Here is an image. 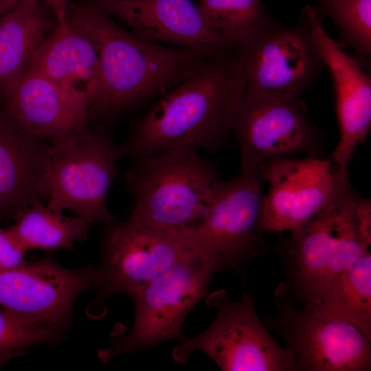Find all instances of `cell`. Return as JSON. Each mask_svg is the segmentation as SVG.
Instances as JSON below:
<instances>
[{"instance_id":"1","label":"cell","mask_w":371,"mask_h":371,"mask_svg":"<svg viewBox=\"0 0 371 371\" xmlns=\"http://www.w3.org/2000/svg\"><path fill=\"white\" fill-rule=\"evenodd\" d=\"M245 91L234 47L216 52L136 121L120 145L123 156L133 159L181 148L220 150Z\"/></svg>"},{"instance_id":"2","label":"cell","mask_w":371,"mask_h":371,"mask_svg":"<svg viewBox=\"0 0 371 371\" xmlns=\"http://www.w3.org/2000/svg\"><path fill=\"white\" fill-rule=\"evenodd\" d=\"M66 16L95 47L100 87L91 109L101 115L120 113L177 85L217 52L144 40L93 2L69 3Z\"/></svg>"},{"instance_id":"3","label":"cell","mask_w":371,"mask_h":371,"mask_svg":"<svg viewBox=\"0 0 371 371\" xmlns=\"http://www.w3.org/2000/svg\"><path fill=\"white\" fill-rule=\"evenodd\" d=\"M133 160L124 175L133 199L129 218L158 228L179 230L195 223L220 179L216 166L193 149Z\"/></svg>"},{"instance_id":"4","label":"cell","mask_w":371,"mask_h":371,"mask_svg":"<svg viewBox=\"0 0 371 371\" xmlns=\"http://www.w3.org/2000/svg\"><path fill=\"white\" fill-rule=\"evenodd\" d=\"M205 300L215 317L199 335L179 341L171 351L174 362L186 365L200 351L223 371H298L293 352L269 333L256 313L254 297L245 290L238 301L223 289Z\"/></svg>"},{"instance_id":"5","label":"cell","mask_w":371,"mask_h":371,"mask_svg":"<svg viewBox=\"0 0 371 371\" xmlns=\"http://www.w3.org/2000/svg\"><path fill=\"white\" fill-rule=\"evenodd\" d=\"M264 184L259 170L240 169L234 177L219 179L200 218L188 225L216 271L244 274L268 251L262 227Z\"/></svg>"},{"instance_id":"6","label":"cell","mask_w":371,"mask_h":371,"mask_svg":"<svg viewBox=\"0 0 371 371\" xmlns=\"http://www.w3.org/2000/svg\"><path fill=\"white\" fill-rule=\"evenodd\" d=\"M216 272L208 258L193 252L145 284L131 297L135 308L131 330L117 335L99 356L107 362L117 356L181 340L184 322L194 306L209 293Z\"/></svg>"},{"instance_id":"7","label":"cell","mask_w":371,"mask_h":371,"mask_svg":"<svg viewBox=\"0 0 371 371\" xmlns=\"http://www.w3.org/2000/svg\"><path fill=\"white\" fill-rule=\"evenodd\" d=\"M120 146L102 132L85 130L48 147L43 188L47 206L69 210L89 224L114 223L107 206L110 186L117 175Z\"/></svg>"},{"instance_id":"8","label":"cell","mask_w":371,"mask_h":371,"mask_svg":"<svg viewBox=\"0 0 371 371\" xmlns=\"http://www.w3.org/2000/svg\"><path fill=\"white\" fill-rule=\"evenodd\" d=\"M276 315L262 318L293 352L298 371H370L371 339L355 326L296 303L281 282Z\"/></svg>"},{"instance_id":"9","label":"cell","mask_w":371,"mask_h":371,"mask_svg":"<svg viewBox=\"0 0 371 371\" xmlns=\"http://www.w3.org/2000/svg\"><path fill=\"white\" fill-rule=\"evenodd\" d=\"M107 225L100 263L97 305L117 293L130 297L186 256L199 251L187 228H158L131 218Z\"/></svg>"},{"instance_id":"10","label":"cell","mask_w":371,"mask_h":371,"mask_svg":"<svg viewBox=\"0 0 371 371\" xmlns=\"http://www.w3.org/2000/svg\"><path fill=\"white\" fill-rule=\"evenodd\" d=\"M231 133L242 170H260L268 162L296 155L323 157L324 134L300 97L245 92Z\"/></svg>"},{"instance_id":"11","label":"cell","mask_w":371,"mask_h":371,"mask_svg":"<svg viewBox=\"0 0 371 371\" xmlns=\"http://www.w3.org/2000/svg\"><path fill=\"white\" fill-rule=\"evenodd\" d=\"M234 49L249 93L300 97L325 67L302 12L292 26L271 18Z\"/></svg>"},{"instance_id":"12","label":"cell","mask_w":371,"mask_h":371,"mask_svg":"<svg viewBox=\"0 0 371 371\" xmlns=\"http://www.w3.org/2000/svg\"><path fill=\"white\" fill-rule=\"evenodd\" d=\"M98 283L96 267L69 269L49 258L26 262L0 269V308L25 324L63 330L75 299Z\"/></svg>"},{"instance_id":"13","label":"cell","mask_w":371,"mask_h":371,"mask_svg":"<svg viewBox=\"0 0 371 371\" xmlns=\"http://www.w3.org/2000/svg\"><path fill=\"white\" fill-rule=\"evenodd\" d=\"M265 192V233L291 231L320 212L333 199L348 173L341 174L323 157H286L260 168Z\"/></svg>"},{"instance_id":"14","label":"cell","mask_w":371,"mask_h":371,"mask_svg":"<svg viewBox=\"0 0 371 371\" xmlns=\"http://www.w3.org/2000/svg\"><path fill=\"white\" fill-rule=\"evenodd\" d=\"M302 12L308 21L313 40L331 76L339 129L332 158L335 167L346 174L356 148L366 140L371 128L370 73L327 34L313 7L307 5Z\"/></svg>"},{"instance_id":"15","label":"cell","mask_w":371,"mask_h":371,"mask_svg":"<svg viewBox=\"0 0 371 371\" xmlns=\"http://www.w3.org/2000/svg\"><path fill=\"white\" fill-rule=\"evenodd\" d=\"M348 179L320 212L290 231L274 247L284 278L282 282L300 305L317 307L329 285L334 224Z\"/></svg>"},{"instance_id":"16","label":"cell","mask_w":371,"mask_h":371,"mask_svg":"<svg viewBox=\"0 0 371 371\" xmlns=\"http://www.w3.org/2000/svg\"><path fill=\"white\" fill-rule=\"evenodd\" d=\"M4 98L2 110L18 128L56 142L85 130L89 104L30 69Z\"/></svg>"},{"instance_id":"17","label":"cell","mask_w":371,"mask_h":371,"mask_svg":"<svg viewBox=\"0 0 371 371\" xmlns=\"http://www.w3.org/2000/svg\"><path fill=\"white\" fill-rule=\"evenodd\" d=\"M127 25L139 37L154 43L221 50L232 45L210 27L191 0H92Z\"/></svg>"},{"instance_id":"18","label":"cell","mask_w":371,"mask_h":371,"mask_svg":"<svg viewBox=\"0 0 371 371\" xmlns=\"http://www.w3.org/2000/svg\"><path fill=\"white\" fill-rule=\"evenodd\" d=\"M27 69L85 100L91 109L100 87L98 54L92 41L66 15L56 20Z\"/></svg>"},{"instance_id":"19","label":"cell","mask_w":371,"mask_h":371,"mask_svg":"<svg viewBox=\"0 0 371 371\" xmlns=\"http://www.w3.org/2000/svg\"><path fill=\"white\" fill-rule=\"evenodd\" d=\"M0 111V214L14 216L41 201L48 147Z\"/></svg>"},{"instance_id":"20","label":"cell","mask_w":371,"mask_h":371,"mask_svg":"<svg viewBox=\"0 0 371 371\" xmlns=\"http://www.w3.org/2000/svg\"><path fill=\"white\" fill-rule=\"evenodd\" d=\"M53 27L38 0L19 1L3 14L0 18V96L6 95L18 83Z\"/></svg>"},{"instance_id":"21","label":"cell","mask_w":371,"mask_h":371,"mask_svg":"<svg viewBox=\"0 0 371 371\" xmlns=\"http://www.w3.org/2000/svg\"><path fill=\"white\" fill-rule=\"evenodd\" d=\"M15 223L8 228L26 251L72 249L76 242L87 239L89 224L82 218L66 216L36 201L19 211Z\"/></svg>"},{"instance_id":"22","label":"cell","mask_w":371,"mask_h":371,"mask_svg":"<svg viewBox=\"0 0 371 371\" xmlns=\"http://www.w3.org/2000/svg\"><path fill=\"white\" fill-rule=\"evenodd\" d=\"M357 327L371 339V254L366 252L330 282L317 307Z\"/></svg>"},{"instance_id":"23","label":"cell","mask_w":371,"mask_h":371,"mask_svg":"<svg viewBox=\"0 0 371 371\" xmlns=\"http://www.w3.org/2000/svg\"><path fill=\"white\" fill-rule=\"evenodd\" d=\"M313 8L322 21L331 19L339 32L336 43L351 49L354 58L370 73L371 0H318Z\"/></svg>"},{"instance_id":"24","label":"cell","mask_w":371,"mask_h":371,"mask_svg":"<svg viewBox=\"0 0 371 371\" xmlns=\"http://www.w3.org/2000/svg\"><path fill=\"white\" fill-rule=\"evenodd\" d=\"M197 8L207 25L232 46L271 19L262 0H199Z\"/></svg>"},{"instance_id":"25","label":"cell","mask_w":371,"mask_h":371,"mask_svg":"<svg viewBox=\"0 0 371 371\" xmlns=\"http://www.w3.org/2000/svg\"><path fill=\"white\" fill-rule=\"evenodd\" d=\"M62 329L21 322L0 308V366L35 344L58 341Z\"/></svg>"},{"instance_id":"26","label":"cell","mask_w":371,"mask_h":371,"mask_svg":"<svg viewBox=\"0 0 371 371\" xmlns=\"http://www.w3.org/2000/svg\"><path fill=\"white\" fill-rule=\"evenodd\" d=\"M26 252L8 229L0 228V269L23 265L26 262L25 260Z\"/></svg>"},{"instance_id":"27","label":"cell","mask_w":371,"mask_h":371,"mask_svg":"<svg viewBox=\"0 0 371 371\" xmlns=\"http://www.w3.org/2000/svg\"><path fill=\"white\" fill-rule=\"evenodd\" d=\"M355 214L358 229L362 239L371 245V201L370 198L359 197L357 201Z\"/></svg>"},{"instance_id":"28","label":"cell","mask_w":371,"mask_h":371,"mask_svg":"<svg viewBox=\"0 0 371 371\" xmlns=\"http://www.w3.org/2000/svg\"><path fill=\"white\" fill-rule=\"evenodd\" d=\"M52 10L56 20L65 16L69 2L68 0H43Z\"/></svg>"},{"instance_id":"29","label":"cell","mask_w":371,"mask_h":371,"mask_svg":"<svg viewBox=\"0 0 371 371\" xmlns=\"http://www.w3.org/2000/svg\"><path fill=\"white\" fill-rule=\"evenodd\" d=\"M17 2L12 0H0V13L3 14L12 7H13Z\"/></svg>"},{"instance_id":"30","label":"cell","mask_w":371,"mask_h":371,"mask_svg":"<svg viewBox=\"0 0 371 371\" xmlns=\"http://www.w3.org/2000/svg\"><path fill=\"white\" fill-rule=\"evenodd\" d=\"M12 1H15V2H18V1H22V0H12Z\"/></svg>"}]
</instances>
